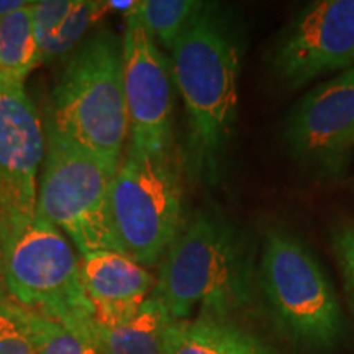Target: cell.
Here are the masks:
<instances>
[{
	"label": "cell",
	"mask_w": 354,
	"mask_h": 354,
	"mask_svg": "<svg viewBox=\"0 0 354 354\" xmlns=\"http://www.w3.org/2000/svg\"><path fill=\"white\" fill-rule=\"evenodd\" d=\"M166 354H271L253 333L227 317L197 315L176 320L167 339Z\"/></svg>",
	"instance_id": "obj_15"
},
{
	"label": "cell",
	"mask_w": 354,
	"mask_h": 354,
	"mask_svg": "<svg viewBox=\"0 0 354 354\" xmlns=\"http://www.w3.org/2000/svg\"><path fill=\"white\" fill-rule=\"evenodd\" d=\"M122 43L123 82L130 123L128 145L153 156H169L174 127L171 59L131 12L127 15Z\"/></svg>",
	"instance_id": "obj_8"
},
{
	"label": "cell",
	"mask_w": 354,
	"mask_h": 354,
	"mask_svg": "<svg viewBox=\"0 0 354 354\" xmlns=\"http://www.w3.org/2000/svg\"><path fill=\"white\" fill-rule=\"evenodd\" d=\"M46 125L117 174L130 140L120 37L97 30L71 53Z\"/></svg>",
	"instance_id": "obj_3"
},
{
	"label": "cell",
	"mask_w": 354,
	"mask_h": 354,
	"mask_svg": "<svg viewBox=\"0 0 354 354\" xmlns=\"http://www.w3.org/2000/svg\"><path fill=\"white\" fill-rule=\"evenodd\" d=\"M33 2H25V0H0V19L12 15V13L21 10L32 6Z\"/></svg>",
	"instance_id": "obj_21"
},
{
	"label": "cell",
	"mask_w": 354,
	"mask_h": 354,
	"mask_svg": "<svg viewBox=\"0 0 354 354\" xmlns=\"http://www.w3.org/2000/svg\"><path fill=\"white\" fill-rule=\"evenodd\" d=\"M205 6V2L196 0H143L136 2L131 13L138 17L158 46L161 44L171 51L177 38L196 20Z\"/></svg>",
	"instance_id": "obj_17"
},
{
	"label": "cell",
	"mask_w": 354,
	"mask_h": 354,
	"mask_svg": "<svg viewBox=\"0 0 354 354\" xmlns=\"http://www.w3.org/2000/svg\"><path fill=\"white\" fill-rule=\"evenodd\" d=\"M259 279L274 315L295 342L331 348L343 333L338 295L308 248L284 230L266 234Z\"/></svg>",
	"instance_id": "obj_7"
},
{
	"label": "cell",
	"mask_w": 354,
	"mask_h": 354,
	"mask_svg": "<svg viewBox=\"0 0 354 354\" xmlns=\"http://www.w3.org/2000/svg\"><path fill=\"white\" fill-rule=\"evenodd\" d=\"M0 281L15 305L87 336L94 310L82 286L81 259L38 212L0 228Z\"/></svg>",
	"instance_id": "obj_4"
},
{
	"label": "cell",
	"mask_w": 354,
	"mask_h": 354,
	"mask_svg": "<svg viewBox=\"0 0 354 354\" xmlns=\"http://www.w3.org/2000/svg\"><path fill=\"white\" fill-rule=\"evenodd\" d=\"M118 245L133 261L161 264L183 227V185L169 156H153L127 145L110 189Z\"/></svg>",
	"instance_id": "obj_6"
},
{
	"label": "cell",
	"mask_w": 354,
	"mask_h": 354,
	"mask_svg": "<svg viewBox=\"0 0 354 354\" xmlns=\"http://www.w3.org/2000/svg\"><path fill=\"white\" fill-rule=\"evenodd\" d=\"M284 138L300 162L342 174L354 145V68L305 94L286 123Z\"/></svg>",
	"instance_id": "obj_10"
},
{
	"label": "cell",
	"mask_w": 354,
	"mask_h": 354,
	"mask_svg": "<svg viewBox=\"0 0 354 354\" xmlns=\"http://www.w3.org/2000/svg\"><path fill=\"white\" fill-rule=\"evenodd\" d=\"M135 6H136V2H133V0H112V2H107L109 8L122 10V12H125L127 15L133 10V7Z\"/></svg>",
	"instance_id": "obj_22"
},
{
	"label": "cell",
	"mask_w": 354,
	"mask_h": 354,
	"mask_svg": "<svg viewBox=\"0 0 354 354\" xmlns=\"http://www.w3.org/2000/svg\"><path fill=\"white\" fill-rule=\"evenodd\" d=\"M0 354H37L24 308L10 300L0 302Z\"/></svg>",
	"instance_id": "obj_19"
},
{
	"label": "cell",
	"mask_w": 354,
	"mask_h": 354,
	"mask_svg": "<svg viewBox=\"0 0 354 354\" xmlns=\"http://www.w3.org/2000/svg\"><path fill=\"white\" fill-rule=\"evenodd\" d=\"M81 279L94 310V323L115 326L136 315L156 287L148 268L118 251H92L81 256Z\"/></svg>",
	"instance_id": "obj_12"
},
{
	"label": "cell",
	"mask_w": 354,
	"mask_h": 354,
	"mask_svg": "<svg viewBox=\"0 0 354 354\" xmlns=\"http://www.w3.org/2000/svg\"><path fill=\"white\" fill-rule=\"evenodd\" d=\"M32 7L0 19V91L24 88L25 79L39 64Z\"/></svg>",
	"instance_id": "obj_16"
},
{
	"label": "cell",
	"mask_w": 354,
	"mask_h": 354,
	"mask_svg": "<svg viewBox=\"0 0 354 354\" xmlns=\"http://www.w3.org/2000/svg\"><path fill=\"white\" fill-rule=\"evenodd\" d=\"M7 295H6V290H3V286H2V281H0V302H7Z\"/></svg>",
	"instance_id": "obj_23"
},
{
	"label": "cell",
	"mask_w": 354,
	"mask_h": 354,
	"mask_svg": "<svg viewBox=\"0 0 354 354\" xmlns=\"http://www.w3.org/2000/svg\"><path fill=\"white\" fill-rule=\"evenodd\" d=\"M32 8L39 63H51L76 50L109 7L88 0H39Z\"/></svg>",
	"instance_id": "obj_13"
},
{
	"label": "cell",
	"mask_w": 354,
	"mask_h": 354,
	"mask_svg": "<svg viewBox=\"0 0 354 354\" xmlns=\"http://www.w3.org/2000/svg\"><path fill=\"white\" fill-rule=\"evenodd\" d=\"M174 322L165 304L149 295L128 322L115 326L92 322L87 336L102 354H166Z\"/></svg>",
	"instance_id": "obj_14"
},
{
	"label": "cell",
	"mask_w": 354,
	"mask_h": 354,
	"mask_svg": "<svg viewBox=\"0 0 354 354\" xmlns=\"http://www.w3.org/2000/svg\"><path fill=\"white\" fill-rule=\"evenodd\" d=\"M174 86L189 122L190 167L212 176L228 143L238 110L241 44L238 35L207 3L171 48Z\"/></svg>",
	"instance_id": "obj_1"
},
{
	"label": "cell",
	"mask_w": 354,
	"mask_h": 354,
	"mask_svg": "<svg viewBox=\"0 0 354 354\" xmlns=\"http://www.w3.org/2000/svg\"><path fill=\"white\" fill-rule=\"evenodd\" d=\"M354 66V0L313 2L274 44L272 73L289 88Z\"/></svg>",
	"instance_id": "obj_9"
},
{
	"label": "cell",
	"mask_w": 354,
	"mask_h": 354,
	"mask_svg": "<svg viewBox=\"0 0 354 354\" xmlns=\"http://www.w3.org/2000/svg\"><path fill=\"white\" fill-rule=\"evenodd\" d=\"M253 266L238 230L212 210H197L184 221L159 264L153 297L174 320L198 315L232 317L250 304Z\"/></svg>",
	"instance_id": "obj_2"
},
{
	"label": "cell",
	"mask_w": 354,
	"mask_h": 354,
	"mask_svg": "<svg viewBox=\"0 0 354 354\" xmlns=\"http://www.w3.org/2000/svg\"><path fill=\"white\" fill-rule=\"evenodd\" d=\"M37 354H102L91 338L69 330L63 323L24 308Z\"/></svg>",
	"instance_id": "obj_18"
},
{
	"label": "cell",
	"mask_w": 354,
	"mask_h": 354,
	"mask_svg": "<svg viewBox=\"0 0 354 354\" xmlns=\"http://www.w3.org/2000/svg\"><path fill=\"white\" fill-rule=\"evenodd\" d=\"M46 151L41 118L24 88L0 91V228L37 215L38 167Z\"/></svg>",
	"instance_id": "obj_11"
},
{
	"label": "cell",
	"mask_w": 354,
	"mask_h": 354,
	"mask_svg": "<svg viewBox=\"0 0 354 354\" xmlns=\"http://www.w3.org/2000/svg\"><path fill=\"white\" fill-rule=\"evenodd\" d=\"M335 258L342 271L348 300L354 310V225H339L331 232Z\"/></svg>",
	"instance_id": "obj_20"
},
{
	"label": "cell",
	"mask_w": 354,
	"mask_h": 354,
	"mask_svg": "<svg viewBox=\"0 0 354 354\" xmlns=\"http://www.w3.org/2000/svg\"><path fill=\"white\" fill-rule=\"evenodd\" d=\"M46 151L39 179L37 212L68 234L79 254L118 251L110 212L115 174L76 143L44 127Z\"/></svg>",
	"instance_id": "obj_5"
}]
</instances>
